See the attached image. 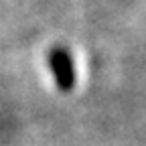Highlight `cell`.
Masks as SVG:
<instances>
[{
	"mask_svg": "<svg viewBox=\"0 0 146 146\" xmlns=\"http://www.w3.org/2000/svg\"><path fill=\"white\" fill-rule=\"evenodd\" d=\"M47 65L53 73L55 85L59 91H71L75 87V63L65 47H53L47 55Z\"/></svg>",
	"mask_w": 146,
	"mask_h": 146,
	"instance_id": "6da1fadb",
	"label": "cell"
}]
</instances>
